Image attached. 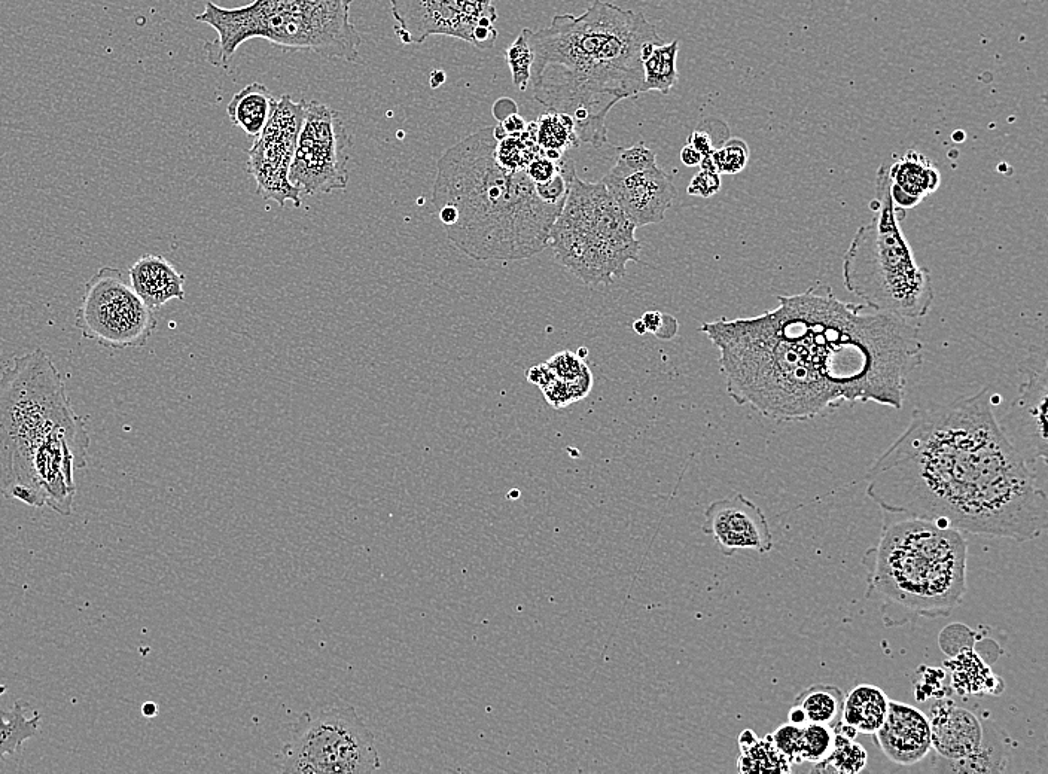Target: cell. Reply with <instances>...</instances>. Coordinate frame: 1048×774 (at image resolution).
<instances>
[{
	"instance_id": "obj_1",
	"label": "cell",
	"mask_w": 1048,
	"mask_h": 774,
	"mask_svg": "<svg viewBox=\"0 0 1048 774\" xmlns=\"http://www.w3.org/2000/svg\"><path fill=\"white\" fill-rule=\"evenodd\" d=\"M865 478L868 498L894 516L1017 542L1047 529L1046 489L999 429L989 389L916 408Z\"/></svg>"
},
{
	"instance_id": "obj_2",
	"label": "cell",
	"mask_w": 1048,
	"mask_h": 774,
	"mask_svg": "<svg viewBox=\"0 0 1048 774\" xmlns=\"http://www.w3.org/2000/svg\"><path fill=\"white\" fill-rule=\"evenodd\" d=\"M529 44L533 99L572 117L580 143L600 149L609 112L641 94L645 47L663 41L642 12L594 0L581 15H554L550 26L530 32Z\"/></svg>"
},
{
	"instance_id": "obj_3",
	"label": "cell",
	"mask_w": 1048,
	"mask_h": 774,
	"mask_svg": "<svg viewBox=\"0 0 1048 774\" xmlns=\"http://www.w3.org/2000/svg\"><path fill=\"white\" fill-rule=\"evenodd\" d=\"M88 447L51 356L44 349L15 356L0 376V495L70 516Z\"/></svg>"
},
{
	"instance_id": "obj_4",
	"label": "cell",
	"mask_w": 1048,
	"mask_h": 774,
	"mask_svg": "<svg viewBox=\"0 0 1048 774\" xmlns=\"http://www.w3.org/2000/svg\"><path fill=\"white\" fill-rule=\"evenodd\" d=\"M772 312L809 350L840 405L903 407L907 382L922 365L919 328L912 322L840 301L828 286L781 295Z\"/></svg>"
},
{
	"instance_id": "obj_5",
	"label": "cell",
	"mask_w": 1048,
	"mask_h": 774,
	"mask_svg": "<svg viewBox=\"0 0 1048 774\" xmlns=\"http://www.w3.org/2000/svg\"><path fill=\"white\" fill-rule=\"evenodd\" d=\"M493 127L478 130L438 160L432 204L450 242L475 261H523L550 246L563 204L545 203L524 170L496 161Z\"/></svg>"
},
{
	"instance_id": "obj_6",
	"label": "cell",
	"mask_w": 1048,
	"mask_h": 774,
	"mask_svg": "<svg viewBox=\"0 0 1048 774\" xmlns=\"http://www.w3.org/2000/svg\"><path fill=\"white\" fill-rule=\"evenodd\" d=\"M700 331L720 350L721 374L737 405L778 422L815 419L839 408L804 344L772 310L755 318L706 322Z\"/></svg>"
},
{
	"instance_id": "obj_7",
	"label": "cell",
	"mask_w": 1048,
	"mask_h": 774,
	"mask_svg": "<svg viewBox=\"0 0 1048 774\" xmlns=\"http://www.w3.org/2000/svg\"><path fill=\"white\" fill-rule=\"evenodd\" d=\"M968 544L959 530L885 513L882 536L867 550V597L882 606L886 626L947 617L967 593Z\"/></svg>"
},
{
	"instance_id": "obj_8",
	"label": "cell",
	"mask_w": 1048,
	"mask_h": 774,
	"mask_svg": "<svg viewBox=\"0 0 1048 774\" xmlns=\"http://www.w3.org/2000/svg\"><path fill=\"white\" fill-rule=\"evenodd\" d=\"M353 0H254L239 8H222L207 0L198 23L216 32L204 44L210 65L230 70L237 50L251 39L295 53L312 51L328 60L356 63L362 38L350 21Z\"/></svg>"
},
{
	"instance_id": "obj_9",
	"label": "cell",
	"mask_w": 1048,
	"mask_h": 774,
	"mask_svg": "<svg viewBox=\"0 0 1048 774\" xmlns=\"http://www.w3.org/2000/svg\"><path fill=\"white\" fill-rule=\"evenodd\" d=\"M873 221L856 231L843 258L846 289L877 312L904 321L925 318L934 303L931 274L917 264L901 231L904 210L889 191L888 164L877 170Z\"/></svg>"
},
{
	"instance_id": "obj_10",
	"label": "cell",
	"mask_w": 1048,
	"mask_h": 774,
	"mask_svg": "<svg viewBox=\"0 0 1048 774\" xmlns=\"http://www.w3.org/2000/svg\"><path fill=\"white\" fill-rule=\"evenodd\" d=\"M636 230L602 182L575 175L551 228L550 246L557 262L586 285H611L624 277L627 262H641Z\"/></svg>"
},
{
	"instance_id": "obj_11",
	"label": "cell",
	"mask_w": 1048,
	"mask_h": 774,
	"mask_svg": "<svg viewBox=\"0 0 1048 774\" xmlns=\"http://www.w3.org/2000/svg\"><path fill=\"white\" fill-rule=\"evenodd\" d=\"M279 758L282 773L365 774L382 767L374 734L350 705L304 712Z\"/></svg>"
},
{
	"instance_id": "obj_12",
	"label": "cell",
	"mask_w": 1048,
	"mask_h": 774,
	"mask_svg": "<svg viewBox=\"0 0 1048 774\" xmlns=\"http://www.w3.org/2000/svg\"><path fill=\"white\" fill-rule=\"evenodd\" d=\"M75 328L87 340L121 350L145 346L157 328V319L123 270L102 267L85 285Z\"/></svg>"
},
{
	"instance_id": "obj_13",
	"label": "cell",
	"mask_w": 1048,
	"mask_h": 774,
	"mask_svg": "<svg viewBox=\"0 0 1048 774\" xmlns=\"http://www.w3.org/2000/svg\"><path fill=\"white\" fill-rule=\"evenodd\" d=\"M352 136L340 114L325 103L306 102L289 181L307 195L346 190Z\"/></svg>"
},
{
	"instance_id": "obj_14",
	"label": "cell",
	"mask_w": 1048,
	"mask_h": 774,
	"mask_svg": "<svg viewBox=\"0 0 1048 774\" xmlns=\"http://www.w3.org/2000/svg\"><path fill=\"white\" fill-rule=\"evenodd\" d=\"M395 33L404 44L450 36L487 50L498 39L493 0H389Z\"/></svg>"
},
{
	"instance_id": "obj_15",
	"label": "cell",
	"mask_w": 1048,
	"mask_h": 774,
	"mask_svg": "<svg viewBox=\"0 0 1048 774\" xmlns=\"http://www.w3.org/2000/svg\"><path fill=\"white\" fill-rule=\"evenodd\" d=\"M306 102V99L294 102L288 94H283L267 126L249 149V173L257 182V193L282 207L288 201L295 207L303 206L301 191L289 181V169L303 126Z\"/></svg>"
},
{
	"instance_id": "obj_16",
	"label": "cell",
	"mask_w": 1048,
	"mask_h": 774,
	"mask_svg": "<svg viewBox=\"0 0 1048 774\" xmlns=\"http://www.w3.org/2000/svg\"><path fill=\"white\" fill-rule=\"evenodd\" d=\"M600 182L636 228L663 222L678 194L672 178L657 166L654 152L644 142L623 149Z\"/></svg>"
},
{
	"instance_id": "obj_17",
	"label": "cell",
	"mask_w": 1048,
	"mask_h": 774,
	"mask_svg": "<svg viewBox=\"0 0 1048 774\" xmlns=\"http://www.w3.org/2000/svg\"><path fill=\"white\" fill-rule=\"evenodd\" d=\"M1047 370L1031 371L1019 387L999 429L1037 477V463L1047 466ZM1038 478V477H1037Z\"/></svg>"
},
{
	"instance_id": "obj_18",
	"label": "cell",
	"mask_w": 1048,
	"mask_h": 774,
	"mask_svg": "<svg viewBox=\"0 0 1048 774\" xmlns=\"http://www.w3.org/2000/svg\"><path fill=\"white\" fill-rule=\"evenodd\" d=\"M703 532L727 557L740 550L766 554L775 545L766 514L742 493L712 502L705 511Z\"/></svg>"
},
{
	"instance_id": "obj_19",
	"label": "cell",
	"mask_w": 1048,
	"mask_h": 774,
	"mask_svg": "<svg viewBox=\"0 0 1048 774\" xmlns=\"http://www.w3.org/2000/svg\"><path fill=\"white\" fill-rule=\"evenodd\" d=\"M873 736L880 751L898 766H915L932 751L928 715L906 703L889 700L885 721Z\"/></svg>"
},
{
	"instance_id": "obj_20",
	"label": "cell",
	"mask_w": 1048,
	"mask_h": 774,
	"mask_svg": "<svg viewBox=\"0 0 1048 774\" xmlns=\"http://www.w3.org/2000/svg\"><path fill=\"white\" fill-rule=\"evenodd\" d=\"M931 748L943 760H961L974 754L982 745L984 727L980 719L968 709L955 703H937L931 709Z\"/></svg>"
},
{
	"instance_id": "obj_21",
	"label": "cell",
	"mask_w": 1048,
	"mask_h": 774,
	"mask_svg": "<svg viewBox=\"0 0 1048 774\" xmlns=\"http://www.w3.org/2000/svg\"><path fill=\"white\" fill-rule=\"evenodd\" d=\"M889 191L898 209H913L940 188L937 166L920 152L907 151L888 166Z\"/></svg>"
},
{
	"instance_id": "obj_22",
	"label": "cell",
	"mask_w": 1048,
	"mask_h": 774,
	"mask_svg": "<svg viewBox=\"0 0 1048 774\" xmlns=\"http://www.w3.org/2000/svg\"><path fill=\"white\" fill-rule=\"evenodd\" d=\"M129 279L136 294L154 312L172 300H185V274L169 259L143 255L131 265Z\"/></svg>"
},
{
	"instance_id": "obj_23",
	"label": "cell",
	"mask_w": 1048,
	"mask_h": 774,
	"mask_svg": "<svg viewBox=\"0 0 1048 774\" xmlns=\"http://www.w3.org/2000/svg\"><path fill=\"white\" fill-rule=\"evenodd\" d=\"M279 99L260 82L246 85L234 94L227 106V115L234 126L248 136L258 137L267 126Z\"/></svg>"
},
{
	"instance_id": "obj_24",
	"label": "cell",
	"mask_w": 1048,
	"mask_h": 774,
	"mask_svg": "<svg viewBox=\"0 0 1048 774\" xmlns=\"http://www.w3.org/2000/svg\"><path fill=\"white\" fill-rule=\"evenodd\" d=\"M889 697L874 685L862 684L849 691L843 699L840 722L852 727L856 733L873 736L885 721Z\"/></svg>"
},
{
	"instance_id": "obj_25",
	"label": "cell",
	"mask_w": 1048,
	"mask_h": 774,
	"mask_svg": "<svg viewBox=\"0 0 1048 774\" xmlns=\"http://www.w3.org/2000/svg\"><path fill=\"white\" fill-rule=\"evenodd\" d=\"M935 770L943 773H1002L1007 770V754L998 734L992 727H984L982 745L974 754L961 760L937 758Z\"/></svg>"
},
{
	"instance_id": "obj_26",
	"label": "cell",
	"mask_w": 1048,
	"mask_h": 774,
	"mask_svg": "<svg viewBox=\"0 0 1048 774\" xmlns=\"http://www.w3.org/2000/svg\"><path fill=\"white\" fill-rule=\"evenodd\" d=\"M678 51L679 41L670 44L655 45L653 51L644 59V85L641 94L658 91L667 96L678 84Z\"/></svg>"
},
{
	"instance_id": "obj_27",
	"label": "cell",
	"mask_w": 1048,
	"mask_h": 774,
	"mask_svg": "<svg viewBox=\"0 0 1048 774\" xmlns=\"http://www.w3.org/2000/svg\"><path fill=\"white\" fill-rule=\"evenodd\" d=\"M843 699L845 696L839 688L815 685L800 694L795 700V705L803 710L807 722L836 727L842 715Z\"/></svg>"
},
{
	"instance_id": "obj_28",
	"label": "cell",
	"mask_w": 1048,
	"mask_h": 774,
	"mask_svg": "<svg viewBox=\"0 0 1048 774\" xmlns=\"http://www.w3.org/2000/svg\"><path fill=\"white\" fill-rule=\"evenodd\" d=\"M737 769L740 773H791L792 764L776 748L772 734L757 739L749 745L739 746Z\"/></svg>"
},
{
	"instance_id": "obj_29",
	"label": "cell",
	"mask_w": 1048,
	"mask_h": 774,
	"mask_svg": "<svg viewBox=\"0 0 1048 774\" xmlns=\"http://www.w3.org/2000/svg\"><path fill=\"white\" fill-rule=\"evenodd\" d=\"M2 697V696H0ZM0 710V763L20 751L21 746L38 734L41 715L26 718V708L17 703L8 716Z\"/></svg>"
},
{
	"instance_id": "obj_30",
	"label": "cell",
	"mask_w": 1048,
	"mask_h": 774,
	"mask_svg": "<svg viewBox=\"0 0 1048 774\" xmlns=\"http://www.w3.org/2000/svg\"><path fill=\"white\" fill-rule=\"evenodd\" d=\"M868 755L864 746L856 742L855 737L846 736L834 730V743L830 754L824 760L815 763V773H861L867 767Z\"/></svg>"
},
{
	"instance_id": "obj_31",
	"label": "cell",
	"mask_w": 1048,
	"mask_h": 774,
	"mask_svg": "<svg viewBox=\"0 0 1048 774\" xmlns=\"http://www.w3.org/2000/svg\"><path fill=\"white\" fill-rule=\"evenodd\" d=\"M496 161L508 172L526 170L533 158L541 155L536 140V121L527 123L523 133L504 137L496 143Z\"/></svg>"
},
{
	"instance_id": "obj_32",
	"label": "cell",
	"mask_w": 1048,
	"mask_h": 774,
	"mask_svg": "<svg viewBox=\"0 0 1048 774\" xmlns=\"http://www.w3.org/2000/svg\"><path fill=\"white\" fill-rule=\"evenodd\" d=\"M536 140H538L541 154L545 151L566 154L568 149L578 148L581 145L575 134L572 117L553 111L545 112L536 120Z\"/></svg>"
},
{
	"instance_id": "obj_33",
	"label": "cell",
	"mask_w": 1048,
	"mask_h": 774,
	"mask_svg": "<svg viewBox=\"0 0 1048 774\" xmlns=\"http://www.w3.org/2000/svg\"><path fill=\"white\" fill-rule=\"evenodd\" d=\"M834 743V728L824 724H809L801 727V763H819L830 754Z\"/></svg>"
},
{
	"instance_id": "obj_34",
	"label": "cell",
	"mask_w": 1048,
	"mask_h": 774,
	"mask_svg": "<svg viewBox=\"0 0 1048 774\" xmlns=\"http://www.w3.org/2000/svg\"><path fill=\"white\" fill-rule=\"evenodd\" d=\"M532 30L523 29L516 41L505 51V60L511 69L513 84L520 91H526L530 81V67L533 62V51L529 44V35Z\"/></svg>"
},
{
	"instance_id": "obj_35",
	"label": "cell",
	"mask_w": 1048,
	"mask_h": 774,
	"mask_svg": "<svg viewBox=\"0 0 1048 774\" xmlns=\"http://www.w3.org/2000/svg\"><path fill=\"white\" fill-rule=\"evenodd\" d=\"M715 170L720 175H737L745 170L749 161V146L745 140L727 139L711 155Z\"/></svg>"
},
{
	"instance_id": "obj_36",
	"label": "cell",
	"mask_w": 1048,
	"mask_h": 774,
	"mask_svg": "<svg viewBox=\"0 0 1048 774\" xmlns=\"http://www.w3.org/2000/svg\"><path fill=\"white\" fill-rule=\"evenodd\" d=\"M772 740L776 748L788 758L792 766L794 764H803L800 758L801 727L791 724V722H786L772 734Z\"/></svg>"
},
{
	"instance_id": "obj_37",
	"label": "cell",
	"mask_w": 1048,
	"mask_h": 774,
	"mask_svg": "<svg viewBox=\"0 0 1048 774\" xmlns=\"http://www.w3.org/2000/svg\"><path fill=\"white\" fill-rule=\"evenodd\" d=\"M718 120H706L702 124H699L696 130L691 133L688 137V143L697 151L702 154V157L706 155L714 154L715 149L718 148L717 143H724L722 140L717 139L714 136L715 127H717Z\"/></svg>"
},
{
	"instance_id": "obj_38",
	"label": "cell",
	"mask_w": 1048,
	"mask_h": 774,
	"mask_svg": "<svg viewBox=\"0 0 1048 774\" xmlns=\"http://www.w3.org/2000/svg\"><path fill=\"white\" fill-rule=\"evenodd\" d=\"M721 190V175L709 170H700L688 185L687 193L696 197L709 198Z\"/></svg>"
},
{
	"instance_id": "obj_39",
	"label": "cell",
	"mask_w": 1048,
	"mask_h": 774,
	"mask_svg": "<svg viewBox=\"0 0 1048 774\" xmlns=\"http://www.w3.org/2000/svg\"><path fill=\"white\" fill-rule=\"evenodd\" d=\"M526 175L529 176L530 181L535 185L547 184L554 176L559 173V166L550 158L544 157V155H538L530 161L529 166L526 167Z\"/></svg>"
},
{
	"instance_id": "obj_40",
	"label": "cell",
	"mask_w": 1048,
	"mask_h": 774,
	"mask_svg": "<svg viewBox=\"0 0 1048 774\" xmlns=\"http://www.w3.org/2000/svg\"><path fill=\"white\" fill-rule=\"evenodd\" d=\"M551 379H553V373H551L547 364L536 365V367L527 371V380L533 383V385L541 387V389L547 386Z\"/></svg>"
},
{
	"instance_id": "obj_41",
	"label": "cell",
	"mask_w": 1048,
	"mask_h": 774,
	"mask_svg": "<svg viewBox=\"0 0 1048 774\" xmlns=\"http://www.w3.org/2000/svg\"><path fill=\"white\" fill-rule=\"evenodd\" d=\"M499 126L504 129L507 136H513V134L523 133L524 129H526L527 123L519 114H511L508 115L507 118H504V120L499 123Z\"/></svg>"
},
{
	"instance_id": "obj_42",
	"label": "cell",
	"mask_w": 1048,
	"mask_h": 774,
	"mask_svg": "<svg viewBox=\"0 0 1048 774\" xmlns=\"http://www.w3.org/2000/svg\"><path fill=\"white\" fill-rule=\"evenodd\" d=\"M642 321H644L645 326H647L648 332L658 335L660 334L661 326H663L664 315L661 312H647L642 316Z\"/></svg>"
},
{
	"instance_id": "obj_43",
	"label": "cell",
	"mask_w": 1048,
	"mask_h": 774,
	"mask_svg": "<svg viewBox=\"0 0 1048 774\" xmlns=\"http://www.w3.org/2000/svg\"><path fill=\"white\" fill-rule=\"evenodd\" d=\"M702 158V154H700V152L697 151V149L694 148V146H691L690 143H687V145H685L684 148H682L681 161L682 164H684V166H699L700 161H702Z\"/></svg>"
},
{
	"instance_id": "obj_44",
	"label": "cell",
	"mask_w": 1048,
	"mask_h": 774,
	"mask_svg": "<svg viewBox=\"0 0 1048 774\" xmlns=\"http://www.w3.org/2000/svg\"><path fill=\"white\" fill-rule=\"evenodd\" d=\"M788 718V722H791V724L794 725H798V727H803V725L809 724V722H807L806 715H804L803 710H801L800 706L797 705L792 706L791 710H789Z\"/></svg>"
},
{
	"instance_id": "obj_45",
	"label": "cell",
	"mask_w": 1048,
	"mask_h": 774,
	"mask_svg": "<svg viewBox=\"0 0 1048 774\" xmlns=\"http://www.w3.org/2000/svg\"><path fill=\"white\" fill-rule=\"evenodd\" d=\"M157 712L158 709L157 706L154 705V703L149 702L143 705L142 713L143 715L148 716V718H152V716L157 715Z\"/></svg>"
},
{
	"instance_id": "obj_46",
	"label": "cell",
	"mask_w": 1048,
	"mask_h": 774,
	"mask_svg": "<svg viewBox=\"0 0 1048 774\" xmlns=\"http://www.w3.org/2000/svg\"><path fill=\"white\" fill-rule=\"evenodd\" d=\"M633 329H635L636 334L639 335H644L648 332L647 326H645V323L644 321H642V319H638V321H635V323H633Z\"/></svg>"
},
{
	"instance_id": "obj_47",
	"label": "cell",
	"mask_w": 1048,
	"mask_h": 774,
	"mask_svg": "<svg viewBox=\"0 0 1048 774\" xmlns=\"http://www.w3.org/2000/svg\"><path fill=\"white\" fill-rule=\"evenodd\" d=\"M587 353H589V350H587L586 347H581V349L578 350V358H587Z\"/></svg>"
},
{
	"instance_id": "obj_48",
	"label": "cell",
	"mask_w": 1048,
	"mask_h": 774,
	"mask_svg": "<svg viewBox=\"0 0 1048 774\" xmlns=\"http://www.w3.org/2000/svg\"><path fill=\"white\" fill-rule=\"evenodd\" d=\"M5 691H6L5 685L0 684V696H3V694H5Z\"/></svg>"
},
{
	"instance_id": "obj_49",
	"label": "cell",
	"mask_w": 1048,
	"mask_h": 774,
	"mask_svg": "<svg viewBox=\"0 0 1048 774\" xmlns=\"http://www.w3.org/2000/svg\"><path fill=\"white\" fill-rule=\"evenodd\" d=\"M1041 2H1046V0H1041Z\"/></svg>"
}]
</instances>
